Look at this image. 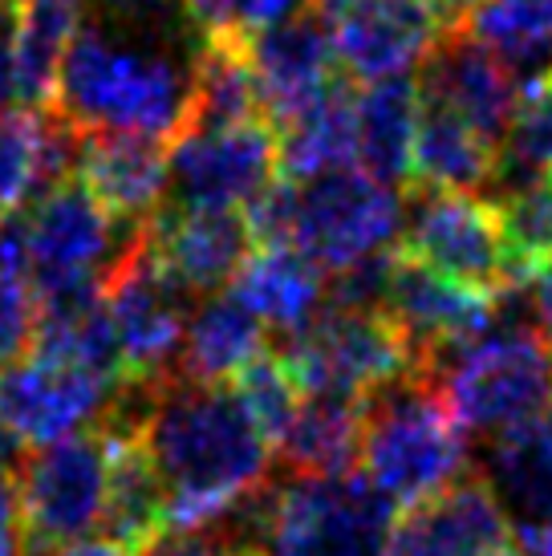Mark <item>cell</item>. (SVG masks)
<instances>
[{
	"label": "cell",
	"instance_id": "1",
	"mask_svg": "<svg viewBox=\"0 0 552 556\" xmlns=\"http://www.w3.org/2000/svg\"><path fill=\"white\" fill-rule=\"evenodd\" d=\"M138 439L167 483V532H208L256 500L273 471V443L231 387L171 378L151 394Z\"/></svg>",
	"mask_w": 552,
	"mask_h": 556
},
{
	"label": "cell",
	"instance_id": "2",
	"mask_svg": "<svg viewBox=\"0 0 552 556\" xmlns=\"http://www.w3.org/2000/svg\"><path fill=\"white\" fill-rule=\"evenodd\" d=\"M191 46L135 37L106 25H81L65 53L53 114L81 135H130L147 142H179L196 102Z\"/></svg>",
	"mask_w": 552,
	"mask_h": 556
},
{
	"label": "cell",
	"instance_id": "3",
	"mask_svg": "<svg viewBox=\"0 0 552 556\" xmlns=\"http://www.w3.org/2000/svg\"><path fill=\"white\" fill-rule=\"evenodd\" d=\"M362 476L394 508H418L467 476V431L435 382L414 378L369 399Z\"/></svg>",
	"mask_w": 552,
	"mask_h": 556
},
{
	"label": "cell",
	"instance_id": "4",
	"mask_svg": "<svg viewBox=\"0 0 552 556\" xmlns=\"http://www.w3.org/2000/svg\"><path fill=\"white\" fill-rule=\"evenodd\" d=\"M430 382L463 431L495 439L552 410V345L537 321L500 317L488 338L447 357Z\"/></svg>",
	"mask_w": 552,
	"mask_h": 556
},
{
	"label": "cell",
	"instance_id": "5",
	"mask_svg": "<svg viewBox=\"0 0 552 556\" xmlns=\"http://www.w3.org/2000/svg\"><path fill=\"white\" fill-rule=\"evenodd\" d=\"M9 224L21 244V273L33 305L98 293L142 232L123 228L77 179L33 200L29 212H16Z\"/></svg>",
	"mask_w": 552,
	"mask_h": 556
},
{
	"label": "cell",
	"instance_id": "6",
	"mask_svg": "<svg viewBox=\"0 0 552 556\" xmlns=\"http://www.w3.org/2000/svg\"><path fill=\"white\" fill-rule=\"evenodd\" d=\"M399 508L362 471L292 476L264 504L261 556H386Z\"/></svg>",
	"mask_w": 552,
	"mask_h": 556
},
{
	"label": "cell",
	"instance_id": "7",
	"mask_svg": "<svg viewBox=\"0 0 552 556\" xmlns=\"http://www.w3.org/2000/svg\"><path fill=\"white\" fill-rule=\"evenodd\" d=\"M276 357L289 366L301 394L378 399L402 382L427 378L399 325L386 313L325 309L297 338L276 341Z\"/></svg>",
	"mask_w": 552,
	"mask_h": 556
},
{
	"label": "cell",
	"instance_id": "8",
	"mask_svg": "<svg viewBox=\"0 0 552 556\" xmlns=\"http://www.w3.org/2000/svg\"><path fill=\"white\" fill-rule=\"evenodd\" d=\"M402 224L406 203L394 187L378 184L362 167L329 170L297 184L289 248H297L322 273L338 277L369 256L394 252Z\"/></svg>",
	"mask_w": 552,
	"mask_h": 556
},
{
	"label": "cell",
	"instance_id": "9",
	"mask_svg": "<svg viewBox=\"0 0 552 556\" xmlns=\"http://www.w3.org/2000/svg\"><path fill=\"white\" fill-rule=\"evenodd\" d=\"M110 492V439L74 434L53 447L29 451L16 476L21 504V541L25 553L41 556L49 548L86 541L90 528L102 525Z\"/></svg>",
	"mask_w": 552,
	"mask_h": 556
},
{
	"label": "cell",
	"instance_id": "10",
	"mask_svg": "<svg viewBox=\"0 0 552 556\" xmlns=\"http://www.w3.org/2000/svg\"><path fill=\"white\" fill-rule=\"evenodd\" d=\"M114 338L123 350L126 382L130 390H159L179 374L184 333L191 321L187 293L154 264L151 248L138 232L126 248V256L114 264V273L102 280Z\"/></svg>",
	"mask_w": 552,
	"mask_h": 556
},
{
	"label": "cell",
	"instance_id": "11",
	"mask_svg": "<svg viewBox=\"0 0 552 556\" xmlns=\"http://www.w3.org/2000/svg\"><path fill=\"white\" fill-rule=\"evenodd\" d=\"M399 248L411 261L443 273L455 285H467V289L491 296L520 293L512 285L500 212H495V203H484L479 195L418 191L406 203Z\"/></svg>",
	"mask_w": 552,
	"mask_h": 556
},
{
	"label": "cell",
	"instance_id": "12",
	"mask_svg": "<svg viewBox=\"0 0 552 556\" xmlns=\"http://www.w3.org/2000/svg\"><path fill=\"white\" fill-rule=\"evenodd\" d=\"M325 25L341 78L374 81L411 78L447 37V25L427 0H309Z\"/></svg>",
	"mask_w": 552,
	"mask_h": 556
},
{
	"label": "cell",
	"instance_id": "13",
	"mask_svg": "<svg viewBox=\"0 0 552 556\" xmlns=\"http://www.w3.org/2000/svg\"><path fill=\"white\" fill-rule=\"evenodd\" d=\"M171 207L244 212L280 179V142L268 123L191 126L171 147Z\"/></svg>",
	"mask_w": 552,
	"mask_h": 556
},
{
	"label": "cell",
	"instance_id": "14",
	"mask_svg": "<svg viewBox=\"0 0 552 556\" xmlns=\"http://www.w3.org/2000/svg\"><path fill=\"white\" fill-rule=\"evenodd\" d=\"M382 313L399 325V333L414 350L423 374L435 378V370L443 366L447 357H455L460 350L484 341L500 325V317H504V296L455 285L443 273L411 261L399 248Z\"/></svg>",
	"mask_w": 552,
	"mask_h": 556
},
{
	"label": "cell",
	"instance_id": "15",
	"mask_svg": "<svg viewBox=\"0 0 552 556\" xmlns=\"http://www.w3.org/2000/svg\"><path fill=\"white\" fill-rule=\"evenodd\" d=\"M123 394L126 390H114L98 374L33 350L0 370V418L25 447H53L74 434H90Z\"/></svg>",
	"mask_w": 552,
	"mask_h": 556
},
{
	"label": "cell",
	"instance_id": "16",
	"mask_svg": "<svg viewBox=\"0 0 552 556\" xmlns=\"http://www.w3.org/2000/svg\"><path fill=\"white\" fill-rule=\"evenodd\" d=\"M386 556H524L520 532L479 476H463L394 520Z\"/></svg>",
	"mask_w": 552,
	"mask_h": 556
},
{
	"label": "cell",
	"instance_id": "17",
	"mask_svg": "<svg viewBox=\"0 0 552 556\" xmlns=\"http://www.w3.org/2000/svg\"><path fill=\"white\" fill-rule=\"evenodd\" d=\"M240 41H244L248 65L256 74L264 118L273 130L297 123L309 106H317L341 81L334 41L322 21L313 16V9L280 21L273 29L240 37Z\"/></svg>",
	"mask_w": 552,
	"mask_h": 556
},
{
	"label": "cell",
	"instance_id": "18",
	"mask_svg": "<svg viewBox=\"0 0 552 556\" xmlns=\"http://www.w3.org/2000/svg\"><path fill=\"white\" fill-rule=\"evenodd\" d=\"M154 264L187 296H215L240 277L244 261L256 252L244 212H187L163 207L142 228Z\"/></svg>",
	"mask_w": 552,
	"mask_h": 556
},
{
	"label": "cell",
	"instance_id": "19",
	"mask_svg": "<svg viewBox=\"0 0 552 556\" xmlns=\"http://www.w3.org/2000/svg\"><path fill=\"white\" fill-rule=\"evenodd\" d=\"M418 86H423V98L430 106L451 110L455 118H463L476 130L479 139H488L495 151L504 142L516 98L524 90L520 81L512 78V70L463 29H447L439 49L423 65Z\"/></svg>",
	"mask_w": 552,
	"mask_h": 556
},
{
	"label": "cell",
	"instance_id": "20",
	"mask_svg": "<svg viewBox=\"0 0 552 556\" xmlns=\"http://www.w3.org/2000/svg\"><path fill=\"white\" fill-rule=\"evenodd\" d=\"M77 184L106 207L123 228H147L171 195V159L163 142L130 135H81Z\"/></svg>",
	"mask_w": 552,
	"mask_h": 556
},
{
	"label": "cell",
	"instance_id": "21",
	"mask_svg": "<svg viewBox=\"0 0 552 556\" xmlns=\"http://www.w3.org/2000/svg\"><path fill=\"white\" fill-rule=\"evenodd\" d=\"M81 130L53 110H4L0 114V224L25 203L49 195L77 175Z\"/></svg>",
	"mask_w": 552,
	"mask_h": 556
},
{
	"label": "cell",
	"instance_id": "22",
	"mask_svg": "<svg viewBox=\"0 0 552 556\" xmlns=\"http://www.w3.org/2000/svg\"><path fill=\"white\" fill-rule=\"evenodd\" d=\"M231 296L244 305L264 329L280 333V341L297 338L301 329L322 317V301H329V285L317 264H309L297 248H256L244 261L240 277L231 280Z\"/></svg>",
	"mask_w": 552,
	"mask_h": 556
},
{
	"label": "cell",
	"instance_id": "23",
	"mask_svg": "<svg viewBox=\"0 0 552 556\" xmlns=\"http://www.w3.org/2000/svg\"><path fill=\"white\" fill-rule=\"evenodd\" d=\"M273 350L268 329L236 301L231 293L203 296L184 333V354H179V374L200 387H224L236 382L240 374Z\"/></svg>",
	"mask_w": 552,
	"mask_h": 556
},
{
	"label": "cell",
	"instance_id": "24",
	"mask_svg": "<svg viewBox=\"0 0 552 556\" xmlns=\"http://www.w3.org/2000/svg\"><path fill=\"white\" fill-rule=\"evenodd\" d=\"M369 399L301 394V410L280 439V459L292 476H350L362 464Z\"/></svg>",
	"mask_w": 552,
	"mask_h": 556
},
{
	"label": "cell",
	"instance_id": "25",
	"mask_svg": "<svg viewBox=\"0 0 552 556\" xmlns=\"http://www.w3.org/2000/svg\"><path fill=\"white\" fill-rule=\"evenodd\" d=\"M484 483L495 492L507 516L520 520L516 532L552 525V410L488 439Z\"/></svg>",
	"mask_w": 552,
	"mask_h": 556
},
{
	"label": "cell",
	"instance_id": "26",
	"mask_svg": "<svg viewBox=\"0 0 552 556\" xmlns=\"http://www.w3.org/2000/svg\"><path fill=\"white\" fill-rule=\"evenodd\" d=\"M81 0H16L13 9V62L16 106L46 114L58 98L65 53L81 33Z\"/></svg>",
	"mask_w": 552,
	"mask_h": 556
},
{
	"label": "cell",
	"instance_id": "27",
	"mask_svg": "<svg viewBox=\"0 0 552 556\" xmlns=\"http://www.w3.org/2000/svg\"><path fill=\"white\" fill-rule=\"evenodd\" d=\"M110 439V492H106V541L126 553H142L167 532V483L151 464L138 431H106Z\"/></svg>",
	"mask_w": 552,
	"mask_h": 556
},
{
	"label": "cell",
	"instance_id": "28",
	"mask_svg": "<svg viewBox=\"0 0 552 556\" xmlns=\"http://www.w3.org/2000/svg\"><path fill=\"white\" fill-rule=\"evenodd\" d=\"M423 123V86L418 78H386L357 93V130H362V170L378 184H414V139Z\"/></svg>",
	"mask_w": 552,
	"mask_h": 556
},
{
	"label": "cell",
	"instance_id": "29",
	"mask_svg": "<svg viewBox=\"0 0 552 556\" xmlns=\"http://www.w3.org/2000/svg\"><path fill=\"white\" fill-rule=\"evenodd\" d=\"M280 175L305 184L329 170L362 163V130H357V93L341 78L317 106H309L297 123L280 130Z\"/></svg>",
	"mask_w": 552,
	"mask_h": 556
},
{
	"label": "cell",
	"instance_id": "30",
	"mask_svg": "<svg viewBox=\"0 0 552 556\" xmlns=\"http://www.w3.org/2000/svg\"><path fill=\"white\" fill-rule=\"evenodd\" d=\"M414 184L423 191H460L479 195L495 184V147L479 139L451 110L423 98V123L414 139Z\"/></svg>",
	"mask_w": 552,
	"mask_h": 556
},
{
	"label": "cell",
	"instance_id": "31",
	"mask_svg": "<svg viewBox=\"0 0 552 556\" xmlns=\"http://www.w3.org/2000/svg\"><path fill=\"white\" fill-rule=\"evenodd\" d=\"M463 33L491 49L520 86L552 78V0H484Z\"/></svg>",
	"mask_w": 552,
	"mask_h": 556
},
{
	"label": "cell",
	"instance_id": "32",
	"mask_svg": "<svg viewBox=\"0 0 552 556\" xmlns=\"http://www.w3.org/2000/svg\"><path fill=\"white\" fill-rule=\"evenodd\" d=\"M268 123L256 90V74L248 65L244 41L208 37L196 58V102H191V126H252ZM187 126V130H191Z\"/></svg>",
	"mask_w": 552,
	"mask_h": 556
},
{
	"label": "cell",
	"instance_id": "33",
	"mask_svg": "<svg viewBox=\"0 0 552 556\" xmlns=\"http://www.w3.org/2000/svg\"><path fill=\"white\" fill-rule=\"evenodd\" d=\"M552 179V78L528 81L495 151V200Z\"/></svg>",
	"mask_w": 552,
	"mask_h": 556
},
{
	"label": "cell",
	"instance_id": "34",
	"mask_svg": "<svg viewBox=\"0 0 552 556\" xmlns=\"http://www.w3.org/2000/svg\"><path fill=\"white\" fill-rule=\"evenodd\" d=\"M495 212H500V232L512 264V285L528 293L532 277L552 261V179L524 187L507 200H495Z\"/></svg>",
	"mask_w": 552,
	"mask_h": 556
},
{
	"label": "cell",
	"instance_id": "35",
	"mask_svg": "<svg viewBox=\"0 0 552 556\" xmlns=\"http://www.w3.org/2000/svg\"><path fill=\"white\" fill-rule=\"evenodd\" d=\"M236 399L244 406V415L256 422V431L280 447V439L289 434L292 418L301 410V387L292 382L289 366L268 350L264 357H256L240 378H236Z\"/></svg>",
	"mask_w": 552,
	"mask_h": 556
},
{
	"label": "cell",
	"instance_id": "36",
	"mask_svg": "<svg viewBox=\"0 0 552 556\" xmlns=\"http://www.w3.org/2000/svg\"><path fill=\"white\" fill-rule=\"evenodd\" d=\"M33 333H37V305L25 280L0 268V370L13 366L33 350Z\"/></svg>",
	"mask_w": 552,
	"mask_h": 556
},
{
	"label": "cell",
	"instance_id": "37",
	"mask_svg": "<svg viewBox=\"0 0 552 556\" xmlns=\"http://www.w3.org/2000/svg\"><path fill=\"white\" fill-rule=\"evenodd\" d=\"M138 556H261V548L256 541H224L208 528V532H163Z\"/></svg>",
	"mask_w": 552,
	"mask_h": 556
},
{
	"label": "cell",
	"instance_id": "38",
	"mask_svg": "<svg viewBox=\"0 0 552 556\" xmlns=\"http://www.w3.org/2000/svg\"><path fill=\"white\" fill-rule=\"evenodd\" d=\"M309 0H231V21H236V37H252L289 21V16L305 13Z\"/></svg>",
	"mask_w": 552,
	"mask_h": 556
},
{
	"label": "cell",
	"instance_id": "39",
	"mask_svg": "<svg viewBox=\"0 0 552 556\" xmlns=\"http://www.w3.org/2000/svg\"><path fill=\"white\" fill-rule=\"evenodd\" d=\"M13 9L0 4V114L16 106V62H13ZM21 110V106H16Z\"/></svg>",
	"mask_w": 552,
	"mask_h": 556
},
{
	"label": "cell",
	"instance_id": "40",
	"mask_svg": "<svg viewBox=\"0 0 552 556\" xmlns=\"http://www.w3.org/2000/svg\"><path fill=\"white\" fill-rule=\"evenodd\" d=\"M184 9L200 25L203 37H228V33H236L231 0H184Z\"/></svg>",
	"mask_w": 552,
	"mask_h": 556
},
{
	"label": "cell",
	"instance_id": "41",
	"mask_svg": "<svg viewBox=\"0 0 552 556\" xmlns=\"http://www.w3.org/2000/svg\"><path fill=\"white\" fill-rule=\"evenodd\" d=\"M528 309L537 317V329L544 333V341L552 345V261L528 285Z\"/></svg>",
	"mask_w": 552,
	"mask_h": 556
},
{
	"label": "cell",
	"instance_id": "42",
	"mask_svg": "<svg viewBox=\"0 0 552 556\" xmlns=\"http://www.w3.org/2000/svg\"><path fill=\"white\" fill-rule=\"evenodd\" d=\"M25 459H29V451H25V443L13 434V427L0 418V476L16 479L21 476V467H25Z\"/></svg>",
	"mask_w": 552,
	"mask_h": 556
},
{
	"label": "cell",
	"instance_id": "43",
	"mask_svg": "<svg viewBox=\"0 0 552 556\" xmlns=\"http://www.w3.org/2000/svg\"><path fill=\"white\" fill-rule=\"evenodd\" d=\"M0 532L21 536V504H16V479L0 476Z\"/></svg>",
	"mask_w": 552,
	"mask_h": 556
},
{
	"label": "cell",
	"instance_id": "44",
	"mask_svg": "<svg viewBox=\"0 0 552 556\" xmlns=\"http://www.w3.org/2000/svg\"><path fill=\"white\" fill-rule=\"evenodd\" d=\"M430 9H435V16L443 21L447 29H463V21L476 13L484 0H427Z\"/></svg>",
	"mask_w": 552,
	"mask_h": 556
},
{
	"label": "cell",
	"instance_id": "45",
	"mask_svg": "<svg viewBox=\"0 0 552 556\" xmlns=\"http://www.w3.org/2000/svg\"><path fill=\"white\" fill-rule=\"evenodd\" d=\"M41 556H135V553H126V548H118L114 541H77V544H62V548H49V553Z\"/></svg>",
	"mask_w": 552,
	"mask_h": 556
},
{
	"label": "cell",
	"instance_id": "46",
	"mask_svg": "<svg viewBox=\"0 0 552 556\" xmlns=\"http://www.w3.org/2000/svg\"><path fill=\"white\" fill-rule=\"evenodd\" d=\"M520 553L524 556H552V525L520 532Z\"/></svg>",
	"mask_w": 552,
	"mask_h": 556
},
{
	"label": "cell",
	"instance_id": "47",
	"mask_svg": "<svg viewBox=\"0 0 552 556\" xmlns=\"http://www.w3.org/2000/svg\"><path fill=\"white\" fill-rule=\"evenodd\" d=\"M25 553V541L21 536H9V532H0V556H21Z\"/></svg>",
	"mask_w": 552,
	"mask_h": 556
},
{
	"label": "cell",
	"instance_id": "48",
	"mask_svg": "<svg viewBox=\"0 0 552 556\" xmlns=\"http://www.w3.org/2000/svg\"><path fill=\"white\" fill-rule=\"evenodd\" d=\"M0 4H16V0H0Z\"/></svg>",
	"mask_w": 552,
	"mask_h": 556
}]
</instances>
